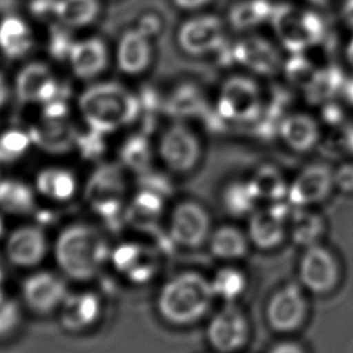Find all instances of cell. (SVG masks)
Masks as SVG:
<instances>
[{"mask_svg": "<svg viewBox=\"0 0 353 353\" xmlns=\"http://www.w3.org/2000/svg\"><path fill=\"white\" fill-rule=\"evenodd\" d=\"M54 259L59 270L75 281H88L110 260V245L101 231L88 224H73L54 241Z\"/></svg>", "mask_w": 353, "mask_h": 353, "instance_id": "6da1fadb", "label": "cell"}, {"mask_svg": "<svg viewBox=\"0 0 353 353\" xmlns=\"http://www.w3.org/2000/svg\"><path fill=\"white\" fill-rule=\"evenodd\" d=\"M214 300L211 281L197 271H184L162 285L157 310L167 323L189 327L206 317Z\"/></svg>", "mask_w": 353, "mask_h": 353, "instance_id": "7a4b0ae2", "label": "cell"}, {"mask_svg": "<svg viewBox=\"0 0 353 353\" xmlns=\"http://www.w3.org/2000/svg\"><path fill=\"white\" fill-rule=\"evenodd\" d=\"M79 107L90 130L102 134L134 123L142 112L141 99L118 83H102L88 88Z\"/></svg>", "mask_w": 353, "mask_h": 353, "instance_id": "3957f363", "label": "cell"}, {"mask_svg": "<svg viewBox=\"0 0 353 353\" xmlns=\"http://www.w3.org/2000/svg\"><path fill=\"white\" fill-rule=\"evenodd\" d=\"M271 21L281 44L290 54H303L319 45L325 34V25L319 14L296 6H277Z\"/></svg>", "mask_w": 353, "mask_h": 353, "instance_id": "277c9868", "label": "cell"}, {"mask_svg": "<svg viewBox=\"0 0 353 353\" xmlns=\"http://www.w3.org/2000/svg\"><path fill=\"white\" fill-rule=\"evenodd\" d=\"M264 109L258 85L250 78L232 77L221 90L216 102V115L226 123L258 121Z\"/></svg>", "mask_w": 353, "mask_h": 353, "instance_id": "5b68a950", "label": "cell"}, {"mask_svg": "<svg viewBox=\"0 0 353 353\" xmlns=\"http://www.w3.org/2000/svg\"><path fill=\"white\" fill-rule=\"evenodd\" d=\"M206 336L216 352H240L250 341V319L236 303L225 304L210 319Z\"/></svg>", "mask_w": 353, "mask_h": 353, "instance_id": "8992f818", "label": "cell"}, {"mask_svg": "<svg viewBox=\"0 0 353 353\" xmlns=\"http://www.w3.org/2000/svg\"><path fill=\"white\" fill-rule=\"evenodd\" d=\"M309 314V301L303 285L288 283L271 295L265 316L274 332L290 334L304 325Z\"/></svg>", "mask_w": 353, "mask_h": 353, "instance_id": "52a82bcc", "label": "cell"}, {"mask_svg": "<svg viewBox=\"0 0 353 353\" xmlns=\"http://www.w3.org/2000/svg\"><path fill=\"white\" fill-rule=\"evenodd\" d=\"M298 275L304 290L317 295L329 294L340 282V265L333 252L319 243L305 248Z\"/></svg>", "mask_w": 353, "mask_h": 353, "instance_id": "ba28073f", "label": "cell"}, {"mask_svg": "<svg viewBox=\"0 0 353 353\" xmlns=\"http://www.w3.org/2000/svg\"><path fill=\"white\" fill-rule=\"evenodd\" d=\"M68 294L67 282L48 270L32 272L21 285L22 304L38 316H48L59 311Z\"/></svg>", "mask_w": 353, "mask_h": 353, "instance_id": "9c48e42d", "label": "cell"}, {"mask_svg": "<svg viewBox=\"0 0 353 353\" xmlns=\"http://www.w3.org/2000/svg\"><path fill=\"white\" fill-rule=\"evenodd\" d=\"M293 206L290 202L269 203L268 207L255 210L250 216L247 235L250 245L258 250L279 248L288 236V221Z\"/></svg>", "mask_w": 353, "mask_h": 353, "instance_id": "30bf717a", "label": "cell"}, {"mask_svg": "<svg viewBox=\"0 0 353 353\" xmlns=\"http://www.w3.org/2000/svg\"><path fill=\"white\" fill-rule=\"evenodd\" d=\"M211 234V216L202 205L183 201L173 208L168 226L172 242L183 248L195 250L208 242Z\"/></svg>", "mask_w": 353, "mask_h": 353, "instance_id": "8fae6325", "label": "cell"}, {"mask_svg": "<svg viewBox=\"0 0 353 353\" xmlns=\"http://www.w3.org/2000/svg\"><path fill=\"white\" fill-rule=\"evenodd\" d=\"M162 161L171 171L188 173L196 167L201 144L196 134L184 123H174L163 132L159 144Z\"/></svg>", "mask_w": 353, "mask_h": 353, "instance_id": "7c38bea8", "label": "cell"}, {"mask_svg": "<svg viewBox=\"0 0 353 353\" xmlns=\"http://www.w3.org/2000/svg\"><path fill=\"white\" fill-rule=\"evenodd\" d=\"M4 241L6 259L20 269H34L49 253L48 236L38 225L19 226Z\"/></svg>", "mask_w": 353, "mask_h": 353, "instance_id": "4fadbf2b", "label": "cell"}, {"mask_svg": "<svg viewBox=\"0 0 353 353\" xmlns=\"http://www.w3.org/2000/svg\"><path fill=\"white\" fill-rule=\"evenodd\" d=\"M178 43L187 54L192 56L211 54L223 48L224 27L216 16H197L181 27Z\"/></svg>", "mask_w": 353, "mask_h": 353, "instance_id": "5bb4252c", "label": "cell"}, {"mask_svg": "<svg viewBox=\"0 0 353 353\" xmlns=\"http://www.w3.org/2000/svg\"><path fill=\"white\" fill-rule=\"evenodd\" d=\"M334 187V172L325 165H312L290 184L287 201L293 207L309 208L324 201Z\"/></svg>", "mask_w": 353, "mask_h": 353, "instance_id": "9a60e30c", "label": "cell"}, {"mask_svg": "<svg viewBox=\"0 0 353 353\" xmlns=\"http://www.w3.org/2000/svg\"><path fill=\"white\" fill-rule=\"evenodd\" d=\"M232 61L250 72L271 77L282 67L280 51L261 37H247L239 40L231 49Z\"/></svg>", "mask_w": 353, "mask_h": 353, "instance_id": "2e32d148", "label": "cell"}, {"mask_svg": "<svg viewBox=\"0 0 353 353\" xmlns=\"http://www.w3.org/2000/svg\"><path fill=\"white\" fill-rule=\"evenodd\" d=\"M61 325L72 333L92 328L102 314V301L92 292L69 293L59 310Z\"/></svg>", "mask_w": 353, "mask_h": 353, "instance_id": "e0dca14e", "label": "cell"}, {"mask_svg": "<svg viewBox=\"0 0 353 353\" xmlns=\"http://www.w3.org/2000/svg\"><path fill=\"white\" fill-rule=\"evenodd\" d=\"M126 183L119 165L107 163L99 166L90 178L85 195L94 211L101 207L121 203Z\"/></svg>", "mask_w": 353, "mask_h": 353, "instance_id": "ac0fdd59", "label": "cell"}, {"mask_svg": "<svg viewBox=\"0 0 353 353\" xmlns=\"http://www.w3.org/2000/svg\"><path fill=\"white\" fill-rule=\"evenodd\" d=\"M110 261L119 272L136 283L148 282L155 272V263L149 250L133 242H126L112 250Z\"/></svg>", "mask_w": 353, "mask_h": 353, "instance_id": "d6986e66", "label": "cell"}, {"mask_svg": "<svg viewBox=\"0 0 353 353\" xmlns=\"http://www.w3.org/2000/svg\"><path fill=\"white\" fill-rule=\"evenodd\" d=\"M69 59L78 78H96L108 65V48L103 40L90 38L74 43Z\"/></svg>", "mask_w": 353, "mask_h": 353, "instance_id": "ffe728a7", "label": "cell"}, {"mask_svg": "<svg viewBox=\"0 0 353 353\" xmlns=\"http://www.w3.org/2000/svg\"><path fill=\"white\" fill-rule=\"evenodd\" d=\"M152 62V44L141 30H130L121 37L118 48L119 68L130 75L141 74Z\"/></svg>", "mask_w": 353, "mask_h": 353, "instance_id": "44dd1931", "label": "cell"}, {"mask_svg": "<svg viewBox=\"0 0 353 353\" xmlns=\"http://www.w3.org/2000/svg\"><path fill=\"white\" fill-rule=\"evenodd\" d=\"M279 132L283 142L294 152H310L317 145L319 123L307 114H292L281 120Z\"/></svg>", "mask_w": 353, "mask_h": 353, "instance_id": "7402d4cb", "label": "cell"}, {"mask_svg": "<svg viewBox=\"0 0 353 353\" xmlns=\"http://www.w3.org/2000/svg\"><path fill=\"white\" fill-rule=\"evenodd\" d=\"M32 142L50 154H64L77 145L79 133L70 123L59 120H46L30 130Z\"/></svg>", "mask_w": 353, "mask_h": 353, "instance_id": "603a6c76", "label": "cell"}, {"mask_svg": "<svg viewBox=\"0 0 353 353\" xmlns=\"http://www.w3.org/2000/svg\"><path fill=\"white\" fill-rule=\"evenodd\" d=\"M212 255L223 261L243 259L250 252V241L245 231L234 225H221L208 239Z\"/></svg>", "mask_w": 353, "mask_h": 353, "instance_id": "cb8c5ba5", "label": "cell"}, {"mask_svg": "<svg viewBox=\"0 0 353 353\" xmlns=\"http://www.w3.org/2000/svg\"><path fill=\"white\" fill-rule=\"evenodd\" d=\"M325 232V223L319 213L305 207H293L288 221V236L295 245L311 247L319 245Z\"/></svg>", "mask_w": 353, "mask_h": 353, "instance_id": "d4e9b609", "label": "cell"}, {"mask_svg": "<svg viewBox=\"0 0 353 353\" xmlns=\"http://www.w3.org/2000/svg\"><path fill=\"white\" fill-rule=\"evenodd\" d=\"M33 35L20 17L9 16L0 22V50L9 59H20L30 52Z\"/></svg>", "mask_w": 353, "mask_h": 353, "instance_id": "484cf974", "label": "cell"}, {"mask_svg": "<svg viewBox=\"0 0 353 353\" xmlns=\"http://www.w3.org/2000/svg\"><path fill=\"white\" fill-rule=\"evenodd\" d=\"M40 195L54 202H68L73 199L78 182L72 172L64 168H46L40 172L35 183Z\"/></svg>", "mask_w": 353, "mask_h": 353, "instance_id": "4316f807", "label": "cell"}, {"mask_svg": "<svg viewBox=\"0 0 353 353\" xmlns=\"http://www.w3.org/2000/svg\"><path fill=\"white\" fill-rule=\"evenodd\" d=\"M163 205V195L149 189H143L125 211V216L133 226L148 229L152 228L161 216Z\"/></svg>", "mask_w": 353, "mask_h": 353, "instance_id": "83f0119b", "label": "cell"}, {"mask_svg": "<svg viewBox=\"0 0 353 353\" xmlns=\"http://www.w3.org/2000/svg\"><path fill=\"white\" fill-rule=\"evenodd\" d=\"M248 182L260 201L275 203L285 201L288 196L290 185L285 182V176L271 165L259 167Z\"/></svg>", "mask_w": 353, "mask_h": 353, "instance_id": "f1b7e54d", "label": "cell"}, {"mask_svg": "<svg viewBox=\"0 0 353 353\" xmlns=\"http://www.w3.org/2000/svg\"><path fill=\"white\" fill-rule=\"evenodd\" d=\"M35 210L34 192L15 179L0 182V211L11 216H26Z\"/></svg>", "mask_w": 353, "mask_h": 353, "instance_id": "f546056e", "label": "cell"}, {"mask_svg": "<svg viewBox=\"0 0 353 353\" xmlns=\"http://www.w3.org/2000/svg\"><path fill=\"white\" fill-rule=\"evenodd\" d=\"M346 79L339 67L319 69L314 81L305 90L307 102L314 105H322L333 101L336 94L343 92Z\"/></svg>", "mask_w": 353, "mask_h": 353, "instance_id": "4dcf8cb0", "label": "cell"}, {"mask_svg": "<svg viewBox=\"0 0 353 353\" xmlns=\"http://www.w3.org/2000/svg\"><path fill=\"white\" fill-rule=\"evenodd\" d=\"M210 281L216 299L223 300L225 304L236 303L248 287L245 272L231 265L221 268Z\"/></svg>", "mask_w": 353, "mask_h": 353, "instance_id": "1f68e13d", "label": "cell"}, {"mask_svg": "<svg viewBox=\"0 0 353 353\" xmlns=\"http://www.w3.org/2000/svg\"><path fill=\"white\" fill-rule=\"evenodd\" d=\"M274 10L268 0H243L232 6L229 21L235 30H250L271 20Z\"/></svg>", "mask_w": 353, "mask_h": 353, "instance_id": "d6a6232c", "label": "cell"}, {"mask_svg": "<svg viewBox=\"0 0 353 353\" xmlns=\"http://www.w3.org/2000/svg\"><path fill=\"white\" fill-rule=\"evenodd\" d=\"M99 0H57L56 16L62 25L78 28L92 23L99 15Z\"/></svg>", "mask_w": 353, "mask_h": 353, "instance_id": "836d02e7", "label": "cell"}, {"mask_svg": "<svg viewBox=\"0 0 353 353\" xmlns=\"http://www.w3.org/2000/svg\"><path fill=\"white\" fill-rule=\"evenodd\" d=\"M205 99L201 90L192 83H183L172 92L166 103L167 113L176 118H188L203 113Z\"/></svg>", "mask_w": 353, "mask_h": 353, "instance_id": "e575fe53", "label": "cell"}, {"mask_svg": "<svg viewBox=\"0 0 353 353\" xmlns=\"http://www.w3.org/2000/svg\"><path fill=\"white\" fill-rule=\"evenodd\" d=\"M223 206L226 213L235 218L250 216L260 202L250 182H234L223 192Z\"/></svg>", "mask_w": 353, "mask_h": 353, "instance_id": "d590c367", "label": "cell"}, {"mask_svg": "<svg viewBox=\"0 0 353 353\" xmlns=\"http://www.w3.org/2000/svg\"><path fill=\"white\" fill-rule=\"evenodd\" d=\"M49 67L41 62L27 64L16 79V96L22 103L37 102L40 90L51 78Z\"/></svg>", "mask_w": 353, "mask_h": 353, "instance_id": "8d00e7d4", "label": "cell"}, {"mask_svg": "<svg viewBox=\"0 0 353 353\" xmlns=\"http://www.w3.org/2000/svg\"><path fill=\"white\" fill-rule=\"evenodd\" d=\"M120 157L121 161L133 171L141 174L149 171L152 152L145 134H133L128 137L120 150Z\"/></svg>", "mask_w": 353, "mask_h": 353, "instance_id": "74e56055", "label": "cell"}, {"mask_svg": "<svg viewBox=\"0 0 353 353\" xmlns=\"http://www.w3.org/2000/svg\"><path fill=\"white\" fill-rule=\"evenodd\" d=\"M285 78L295 88L305 91L314 81L319 69L303 54H292L285 65Z\"/></svg>", "mask_w": 353, "mask_h": 353, "instance_id": "f35d334b", "label": "cell"}, {"mask_svg": "<svg viewBox=\"0 0 353 353\" xmlns=\"http://www.w3.org/2000/svg\"><path fill=\"white\" fill-rule=\"evenodd\" d=\"M30 133L9 130L0 134V162L12 163L25 155L32 144Z\"/></svg>", "mask_w": 353, "mask_h": 353, "instance_id": "ab89813d", "label": "cell"}, {"mask_svg": "<svg viewBox=\"0 0 353 353\" xmlns=\"http://www.w3.org/2000/svg\"><path fill=\"white\" fill-rule=\"evenodd\" d=\"M22 310L19 301L6 298L0 304V339L14 333L20 325Z\"/></svg>", "mask_w": 353, "mask_h": 353, "instance_id": "60d3db41", "label": "cell"}, {"mask_svg": "<svg viewBox=\"0 0 353 353\" xmlns=\"http://www.w3.org/2000/svg\"><path fill=\"white\" fill-rule=\"evenodd\" d=\"M103 136L102 133L96 132L94 130H90L88 133L83 134H78L77 147L85 159L92 160L103 154L105 150Z\"/></svg>", "mask_w": 353, "mask_h": 353, "instance_id": "b9f144b4", "label": "cell"}, {"mask_svg": "<svg viewBox=\"0 0 353 353\" xmlns=\"http://www.w3.org/2000/svg\"><path fill=\"white\" fill-rule=\"evenodd\" d=\"M64 27H54V30H51V37H50V52L54 59L59 61L67 57L69 59V54L74 45L70 35L67 30H64Z\"/></svg>", "mask_w": 353, "mask_h": 353, "instance_id": "7bdbcfd3", "label": "cell"}, {"mask_svg": "<svg viewBox=\"0 0 353 353\" xmlns=\"http://www.w3.org/2000/svg\"><path fill=\"white\" fill-rule=\"evenodd\" d=\"M334 184L346 194H353V163H345L334 172Z\"/></svg>", "mask_w": 353, "mask_h": 353, "instance_id": "ee69618b", "label": "cell"}, {"mask_svg": "<svg viewBox=\"0 0 353 353\" xmlns=\"http://www.w3.org/2000/svg\"><path fill=\"white\" fill-rule=\"evenodd\" d=\"M322 120L324 123L332 126L339 128L343 126L345 121V113L343 109L339 104L334 103L333 101L322 104Z\"/></svg>", "mask_w": 353, "mask_h": 353, "instance_id": "f6af8a7d", "label": "cell"}, {"mask_svg": "<svg viewBox=\"0 0 353 353\" xmlns=\"http://www.w3.org/2000/svg\"><path fill=\"white\" fill-rule=\"evenodd\" d=\"M69 108L68 104L64 102L63 99H56L51 102L45 103L44 110H43V115L46 120H59L67 117Z\"/></svg>", "mask_w": 353, "mask_h": 353, "instance_id": "bcb514c9", "label": "cell"}, {"mask_svg": "<svg viewBox=\"0 0 353 353\" xmlns=\"http://www.w3.org/2000/svg\"><path fill=\"white\" fill-rule=\"evenodd\" d=\"M56 6L57 0H33L30 9L35 16L45 17L52 12L56 15Z\"/></svg>", "mask_w": 353, "mask_h": 353, "instance_id": "7dc6e473", "label": "cell"}, {"mask_svg": "<svg viewBox=\"0 0 353 353\" xmlns=\"http://www.w3.org/2000/svg\"><path fill=\"white\" fill-rule=\"evenodd\" d=\"M269 353H306L304 346L301 343L293 340H283L275 343L270 348Z\"/></svg>", "mask_w": 353, "mask_h": 353, "instance_id": "c3c4849f", "label": "cell"}, {"mask_svg": "<svg viewBox=\"0 0 353 353\" xmlns=\"http://www.w3.org/2000/svg\"><path fill=\"white\" fill-rule=\"evenodd\" d=\"M211 0H174L176 6L184 10H196L206 6Z\"/></svg>", "mask_w": 353, "mask_h": 353, "instance_id": "681fc988", "label": "cell"}, {"mask_svg": "<svg viewBox=\"0 0 353 353\" xmlns=\"http://www.w3.org/2000/svg\"><path fill=\"white\" fill-rule=\"evenodd\" d=\"M341 16L343 22L353 30V0H343Z\"/></svg>", "mask_w": 353, "mask_h": 353, "instance_id": "f907efd6", "label": "cell"}, {"mask_svg": "<svg viewBox=\"0 0 353 353\" xmlns=\"http://www.w3.org/2000/svg\"><path fill=\"white\" fill-rule=\"evenodd\" d=\"M9 85L6 83L4 75L0 73V107H3L6 104V101L9 99Z\"/></svg>", "mask_w": 353, "mask_h": 353, "instance_id": "816d5d0a", "label": "cell"}, {"mask_svg": "<svg viewBox=\"0 0 353 353\" xmlns=\"http://www.w3.org/2000/svg\"><path fill=\"white\" fill-rule=\"evenodd\" d=\"M343 94L345 99L347 101V103L353 105V79L346 80L345 86H343Z\"/></svg>", "mask_w": 353, "mask_h": 353, "instance_id": "f5cc1de1", "label": "cell"}, {"mask_svg": "<svg viewBox=\"0 0 353 353\" xmlns=\"http://www.w3.org/2000/svg\"><path fill=\"white\" fill-rule=\"evenodd\" d=\"M345 134H346V147H347V152H351V154H353L352 125H345Z\"/></svg>", "mask_w": 353, "mask_h": 353, "instance_id": "db71d44e", "label": "cell"}, {"mask_svg": "<svg viewBox=\"0 0 353 353\" xmlns=\"http://www.w3.org/2000/svg\"><path fill=\"white\" fill-rule=\"evenodd\" d=\"M6 271L0 268V304L8 298L6 293Z\"/></svg>", "mask_w": 353, "mask_h": 353, "instance_id": "11a10c76", "label": "cell"}, {"mask_svg": "<svg viewBox=\"0 0 353 353\" xmlns=\"http://www.w3.org/2000/svg\"><path fill=\"white\" fill-rule=\"evenodd\" d=\"M6 235L8 234H6V221H4L3 216L0 214V241L6 240Z\"/></svg>", "mask_w": 353, "mask_h": 353, "instance_id": "9f6ffc18", "label": "cell"}, {"mask_svg": "<svg viewBox=\"0 0 353 353\" xmlns=\"http://www.w3.org/2000/svg\"><path fill=\"white\" fill-rule=\"evenodd\" d=\"M314 6L325 8V6H332L335 0H310Z\"/></svg>", "mask_w": 353, "mask_h": 353, "instance_id": "6f0895ef", "label": "cell"}, {"mask_svg": "<svg viewBox=\"0 0 353 353\" xmlns=\"http://www.w3.org/2000/svg\"><path fill=\"white\" fill-rule=\"evenodd\" d=\"M346 56H347V61L353 67V38L351 41L348 43L347 49H346Z\"/></svg>", "mask_w": 353, "mask_h": 353, "instance_id": "680465c9", "label": "cell"}]
</instances>
